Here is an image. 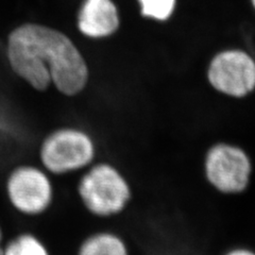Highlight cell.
<instances>
[{
	"mask_svg": "<svg viewBox=\"0 0 255 255\" xmlns=\"http://www.w3.org/2000/svg\"><path fill=\"white\" fill-rule=\"evenodd\" d=\"M251 3H252V5H253V7H254V10H255V0H251Z\"/></svg>",
	"mask_w": 255,
	"mask_h": 255,
	"instance_id": "cell-13",
	"label": "cell"
},
{
	"mask_svg": "<svg viewBox=\"0 0 255 255\" xmlns=\"http://www.w3.org/2000/svg\"><path fill=\"white\" fill-rule=\"evenodd\" d=\"M7 201L27 217H37L51 209L55 190L52 175L41 165L20 164L7 173L4 183Z\"/></svg>",
	"mask_w": 255,
	"mask_h": 255,
	"instance_id": "cell-5",
	"label": "cell"
},
{
	"mask_svg": "<svg viewBox=\"0 0 255 255\" xmlns=\"http://www.w3.org/2000/svg\"><path fill=\"white\" fill-rule=\"evenodd\" d=\"M7 55L13 70L38 91L52 82L67 96L81 92L89 79V68L70 39L45 26L27 23L9 37Z\"/></svg>",
	"mask_w": 255,
	"mask_h": 255,
	"instance_id": "cell-1",
	"label": "cell"
},
{
	"mask_svg": "<svg viewBox=\"0 0 255 255\" xmlns=\"http://www.w3.org/2000/svg\"><path fill=\"white\" fill-rule=\"evenodd\" d=\"M207 79L217 92L244 98L255 90V60L241 49L221 51L212 59Z\"/></svg>",
	"mask_w": 255,
	"mask_h": 255,
	"instance_id": "cell-6",
	"label": "cell"
},
{
	"mask_svg": "<svg viewBox=\"0 0 255 255\" xmlns=\"http://www.w3.org/2000/svg\"><path fill=\"white\" fill-rule=\"evenodd\" d=\"M76 191L84 211L101 220L122 216L134 199L133 184L124 169L99 159L80 173Z\"/></svg>",
	"mask_w": 255,
	"mask_h": 255,
	"instance_id": "cell-2",
	"label": "cell"
},
{
	"mask_svg": "<svg viewBox=\"0 0 255 255\" xmlns=\"http://www.w3.org/2000/svg\"><path fill=\"white\" fill-rule=\"evenodd\" d=\"M76 255H132V252L123 234L112 229H100L80 242Z\"/></svg>",
	"mask_w": 255,
	"mask_h": 255,
	"instance_id": "cell-8",
	"label": "cell"
},
{
	"mask_svg": "<svg viewBox=\"0 0 255 255\" xmlns=\"http://www.w3.org/2000/svg\"><path fill=\"white\" fill-rule=\"evenodd\" d=\"M121 19L113 0H84L78 14L79 30L92 38L114 34Z\"/></svg>",
	"mask_w": 255,
	"mask_h": 255,
	"instance_id": "cell-7",
	"label": "cell"
},
{
	"mask_svg": "<svg viewBox=\"0 0 255 255\" xmlns=\"http://www.w3.org/2000/svg\"><path fill=\"white\" fill-rule=\"evenodd\" d=\"M254 170L253 158L248 150L232 141L213 142L205 150L201 162L206 185L225 197L246 194L251 187Z\"/></svg>",
	"mask_w": 255,
	"mask_h": 255,
	"instance_id": "cell-3",
	"label": "cell"
},
{
	"mask_svg": "<svg viewBox=\"0 0 255 255\" xmlns=\"http://www.w3.org/2000/svg\"><path fill=\"white\" fill-rule=\"evenodd\" d=\"M98 157L97 142L90 133L61 128L45 137L38 151L39 165L52 177L81 173Z\"/></svg>",
	"mask_w": 255,
	"mask_h": 255,
	"instance_id": "cell-4",
	"label": "cell"
},
{
	"mask_svg": "<svg viewBox=\"0 0 255 255\" xmlns=\"http://www.w3.org/2000/svg\"><path fill=\"white\" fill-rule=\"evenodd\" d=\"M1 255H51L41 238L32 233H20L3 243Z\"/></svg>",
	"mask_w": 255,
	"mask_h": 255,
	"instance_id": "cell-9",
	"label": "cell"
},
{
	"mask_svg": "<svg viewBox=\"0 0 255 255\" xmlns=\"http://www.w3.org/2000/svg\"><path fill=\"white\" fill-rule=\"evenodd\" d=\"M2 249V248H1ZM1 249H0V255H1Z\"/></svg>",
	"mask_w": 255,
	"mask_h": 255,
	"instance_id": "cell-14",
	"label": "cell"
},
{
	"mask_svg": "<svg viewBox=\"0 0 255 255\" xmlns=\"http://www.w3.org/2000/svg\"><path fill=\"white\" fill-rule=\"evenodd\" d=\"M140 12L145 17L165 21L171 17L177 0H138Z\"/></svg>",
	"mask_w": 255,
	"mask_h": 255,
	"instance_id": "cell-10",
	"label": "cell"
},
{
	"mask_svg": "<svg viewBox=\"0 0 255 255\" xmlns=\"http://www.w3.org/2000/svg\"><path fill=\"white\" fill-rule=\"evenodd\" d=\"M3 245V230L1 228V225H0V249L2 248Z\"/></svg>",
	"mask_w": 255,
	"mask_h": 255,
	"instance_id": "cell-12",
	"label": "cell"
},
{
	"mask_svg": "<svg viewBox=\"0 0 255 255\" xmlns=\"http://www.w3.org/2000/svg\"><path fill=\"white\" fill-rule=\"evenodd\" d=\"M220 255H255V249L247 245H235L229 247Z\"/></svg>",
	"mask_w": 255,
	"mask_h": 255,
	"instance_id": "cell-11",
	"label": "cell"
}]
</instances>
